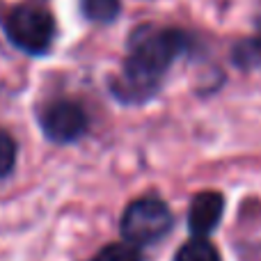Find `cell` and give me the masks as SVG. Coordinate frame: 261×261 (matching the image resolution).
Masks as SVG:
<instances>
[{
    "instance_id": "1",
    "label": "cell",
    "mask_w": 261,
    "mask_h": 261,
    "mask_svg": "<svg viewBox=\"0 0 261 261\" xmlns=\"http://www.w3.org/2000/svg\"><path fill=\"white\" fill-rule=\"evenodd\" d=\"M190 46V37L184 30H165L135 35V44L124 64V76L119 83V94L124 99H144L158 87L161 78L165 76L167 67L186 53Z\"/></svg>"
},
{
    "instance_id": "2",
    "label": "cell",
    "mask_w": 261,
    "mask_h": 261,
    "mask_svg": "<svg viewBox=\"0 0 261 261\" xmlns=\"http://www.w3.org/2000/svg\"><path fill=\"white\" fill-rule=\"evenodd\" d=\"M5 32L16 48L30 55H41L50 48L55 37V18L37 0L21 3L5 18Z\"/></svg>"
},
{
    "instance_id": "3",
    "label": "cell",
    "mask_w": 261,
    "mask_h": 261,
    "mask_svg": "<svg viewBox=\"0 0 261 261\" xmlns=\"http://www.w3.org/2000/svg\"><path fill=\"white\" fill-rule=\"evenodd\" d=\"M172 229V213L163 199L158 197H140L130 202L122 216V234L126 243L151 245L161 241Z\"/></svg>"
},
{
    "instance_id": "4",
    "label": "cell",
    "mask_w": 261,
    "mask_h": 261,
    "mask_svg": "<svg viewBox=\"0 0 261 261\" xmlns=\"http://www.w3.org/2000/svg\"><path fill=\"white\" fill-rule=\"evenodd\" d=\"M87 126H90L87 113L76 101H55L41 113L44 135L58 144L76 142L87 133Z\"/></svg>"
},
{
    "instance_id": "5",
    "label": "cell",
    "mask_w": 261,
    "mask_h": 261,
    "mask_svg": "<svg viewBox=\"0 0 261 261\" xmlns=\"http://www.w3.org/2000/svg\"><path fill=\"white\" fill-rule=\"evenodd\" d=\"M225 213V197L216 190L197 193L188 208V229L195 239H206L222 220Z\"/></svg>"
},
{
    "instance_id": "6",
    "label": "cell",
    "mask_w": 261,
    "mask_h": 261,
    "mask_svg": "<svg viewBox=\"0 0 261 261\" xmlns=\"http://www.w3.org/2000/svg\"><path fill=\"white\" fill-rule=\"evenodd\" d=\"M174 261H222L218 248L206 239H190L176 252Z\"/></svg>"
},
{
    "instance_id": "7",
    "label": "cell",
    "mask_w": 261,
    "mask_h": 261,
    "mask_svg": "<svg viewBox=\"0 0 261 261\" xmlns=\"http://www.w3.org/2000/svg\"><path fill=\"white\" fill-rule=\"evenodd\" d=\"M83 14L94 23H110L119 16V0H83Z\"/></svg>"
},
{
    "instance_id": "8",
    "label": "cell",
    "mask_w": 261,
    "mask_h": 261,
    "mask_svg": "<svg viewBox=\"0 0 261 261\" xmlns=\"http://www.w3.org/2000/svg\"><path fill=\"white\" fill-rule=\"evenodd\" d=\"M92 261H142V254L130 243H110Z\"/></svg>"
},
{
    "instance_id": "9",
    "label": "cell",
    "mask_w": 261,
    "mask_h": 261,
    "mask_svg": "<svg viewBox=\"0 0 261 261\" xmlns=\"http://www.w3.org/2000/svg\"><path fill=\"white\" fill-rule=\"evenodd\" d=\"M16 165V142L7 130L0 128V179L7 176Z\"/></svg>"
}]
</instances>
